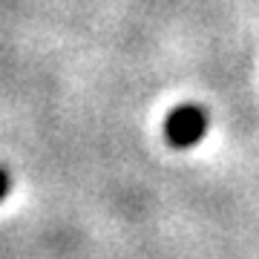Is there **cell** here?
<instances>
[{
	"label": "cell",
	"mask_w": 259,
	"mask_h": 259,
	"mask_svg": "<svg viewBox=\"0 0 259 259\" xmlns=\"http://www.w3.org/2000/svg\"><path fill=\"white\" fill-rule=\"evenodd\" d=\"M207 127H210V118H207V112H204L199 104H182V107H176L164 121L167 141H170L173 147H182V150L199 144V141L204 139Z\"/></svg>",
	"instance_id": "cell-1"
},
{
	"label": "cell",
	"mask_w": 259,
	"mask_h": 259,
	"mask_svg": "<svg viewBox=\"0 0 259 259\" xmlns=\"http://www.w3.org/2000/svg\"><path fill=\"white\" fill-rule=\"evenodd\" d=\"M9 187H12V176H9V170L6 167H0V202L9 196Z\"/></svg>",
	"instance_id": "cell-2"
}]
</instances>
